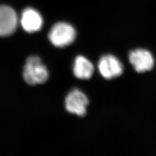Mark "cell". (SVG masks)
I'll return each instance as SVG.
<instances>
[{"mask_svg": "<svg viewBox=\"0 0 156 156\" xmlns=\"http://www.w3.org/2000/svg\"><path fill=\"white\" fill-rule=\"evenodd\" d=\"M98 68L102 76L108 80L120 76L124 69L122 62L112 55L102 56L98 62Z\"/></svg>", "mask_w": 156, "mask_h": 156, "instance_id": "277c9868", "label": "cell"}, {"mask_svg": "<svg viewBox=\"0 0 156 156\" xmlns=\"http://www.w3.org/2000/svg\"><path fill=\"white\" fill-rule=\"evenodd\" d=\"M23 76L27 83L35 85L45 83L49 78V73L40 58L31 56L26 60Z\"/></svg>", "mask_w": 156, "mask_h": 156, "instance_id": "6da1fadb", "label": "cell"}, {"mask_svg": "<svg viewBox=\"0 0 156 156\" xmlns=\"http://www.w3.org/2000/svg\"><path fill=\"white\" fill-rule=\"evenodd\" d=\"M20 23L26 32L33 33L41 30L43 19L38 12L33 8H27L23 12Z\"/></svg>", "mask_w": 156, "mask_h": 156, "instance_id": "52a82bcc", "label": "cell"}, {"mask_svg": "<svg viewBox=\"0 0 156 156\" xmlns=\"http://www.w3.org/2000/svg\"><path fill=\"white\" fill-rule=\"evenodd\" d=\"M17 25V17L15 11L8 6L0 5V36L11 35Z\"/></svg>", "mask_w": 156, "mask_h": 156, "instance_id": "8992f818", "label": "cell"}, {"mask_svg": "<svg viewBox=\"0 0 156 156\" xmlns=\"http://www.w3.org/2000/svg\"><path fill=\"white\" fill-rule=\"evenodd\" d=\"M65 103L68 112L79 116H83L86 113L87 106L89 102L86 95L80 90L75 89L68 94Z\"/></svg>", "mask_w": 156, "mask_h": 156, "instance_id": "5b68a950", "label": "cell"}, {"mask_svg": "<svg viewBox=\"0 0 156 156\" xmlns=\"http://www.w3.org/2000/svg\"><path fill=\"white\" fill-rule=\"evenodd\" d=\"M75 38V30L66 23H57L50 30L49 34L51 43L58 48H63L71 44Z\"/></svg>", "mask_w": 156, "mask_h": 156, "instance_id": "7a4b0ae2", "label": "cell"}, {"mask_svg": "<svg viewBox=\"0 0 156 156\" xmlns=\"http://www.w3.org/2000/svg\"><path fill=\"white\" fill-rule=\"evenodd\" d=\"M129 61L137 73L151 71L154 66V58L150 51L136 49L129 52Z\"/></svg>", "mask_w": 156, "mask_h": 156, "instance_id": "3957f363", "label": "cell"}, {"mask_svg": "<svg viewBox=\"0 0 156 156\" xmlns=\"http://www.w3.org/2000/svg\"><path fill=\"white\" fill-rule=\"evenodd\" d=\"M94 68L93 64L83 56H78L74 62V75L80 79H89L94 73Z\"/></svg>", "mask_w": 156, "mask_h": 156, "instance_id": "ba28073f", "label": "cell"}]
</instances>
